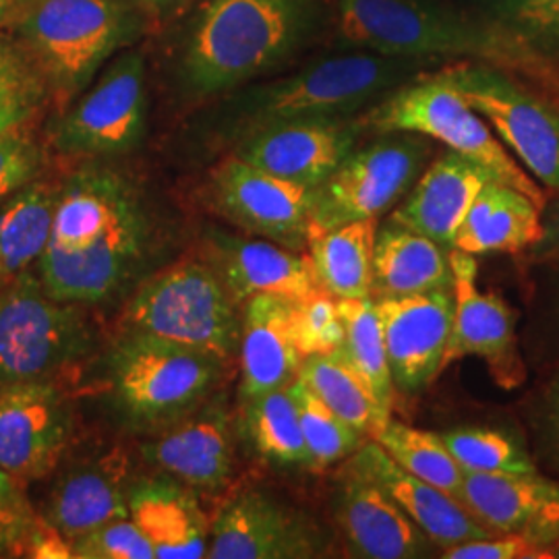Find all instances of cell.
I'll list each match as a JSON object with an SVG mask.
<instances>
[{
  "mask_svg": "<svg viewBox=\"0 0 559 559\" xmlns=\"http://www.w3.org/2000/svg\"><path fill=\"white\" fill-rule=\"evenodd\" d=\"M340 38L383 57L479 59L559 100V67L526 34L460 17L417 0H340ZM516 81V80H514Z\"/></svg>",
  "mask_w": 559,
  "mask_h": 559,
  "instance_id": "1",
  "label": "cell"
},
{
  "mask_svg": "<svg viewBox=\"0 0 559 559\" xmlns=\"http://www.w3.org/2000/svg\"><path fill=\"white\" fill-rule=\"evenodd\" d=\"M313 21L311 0H210L185 46L182 83L200 96L237 90L290 59Z\"/></svg>",
  "mask_w": 559,
  "mask_h": 559,
  "instance_id": "2",
  "label": "cell"
},
{
  "mask_svg": "<svg viewBox=\"0 0 559 559\" xmlns=\"http://www.w3.org/2000/svg\"><path fill=\"white\" fill-rule=\"evenodd\" d=\"M11 17L13 40L62 106L83 94L104 62L140 32L122 0H23Z\"/></svg>",
  "mask_w": 559,
  "mask_h": 559,
  "instance_id": "3",
  "label": "cell"
},
{
  "mask_svg": "<svg viewBox=\"0 0 559 559\" xmlns=\"http://www.w3.org/2000/svg\"><path fill=\"white\" fill-rule=\"evenodd\" d=\"M415 67L419 60L376 52L321 59L284 80L242 92L228 120L240 140L278 122L346 119L411 80Z\"/></svg>",
  "mask_w": 559,
  "mask_h": 559,
  "instance_id": "4",
  "label": "cell"
},
{
  "mask_svg": "<svg viewBox=\"0 0 559 559\" xmlns=\"http://www.w3.org/2000/svg\"><path fill=\"white\" fill-rule=\"evenodd\" d=\"M224 362L180 342L124 332L108 360L112 399L135 427L164 429L200 408L221 381Z\"/></svg>",
  "mask_w": 559,
  "mask_h": 559,
  "instance_id": "5",
  "label": "cell"
},
{
  "mask_svg": "<svg viewBox=\"0 0 559 559\" xmlns=\"http://www.w3.org/2000/svg\"><path fill=\"white\" fill-rule=\"evenodd\" d=\"M360 127L378 133H415L477 162L493 179L526 193L545 207V191L498 140L487 120L443 73L408 81L376 104Z\"/></svg>",
  "mask_w": 559,
  "mask_h": 559,
  "instance_id": "6",
  "label": "cell"
},
{
  "mask_svg": "<svg viewBox=\"0 0 559 559\" xmlns=\"http://www.w3.org/2000/svg\"><path fill=\"white\" fill-rule=\"evenodd\" d=\"M122 325L224 360L239 353V305L207 261H180L145 280L127 302Z\"/></svg>",
  "mask_w": 559,
  "mask_h": 559,
  "instance_id": "7",
  "label": "cell"
},
{
  "mask_svg": "<svg viewBox=\"0 0 559 559\" xmlns=\"http://www.w3.org/2000/svg\"><path fill=\"white\" fill-rule=\"evenodd\" d=\"M92 346L81 305L50 297L32 270L0 290V385L57 381Z\"/></svg>",
  "mask_w": 559,
  "mask_h": 559,
  "instance_id": "8",
  "label": "cell"
},
{
  "mask_svg": "<svg viewBox=\"0 0 559 559\" xmlns=\"http://www.w3.org/2000/svg\"><path fill=\"white\" fill-rule=\"evenodd\" d=\"M429 152V140L415 133H383L381 140L353 150L316 187L309 239L348 222L380 218L411 191Z\"/></svg>",
  "mask_w": 559,
  "mask_h": 559,
  "instance_id": "9",
  "label": "cell"
},
{
  "mask_svg": "<svg viewBox=\"0 0 559 559\" xmlns=\"http://www.w3.org/2000/svg\"><path fill=\"white\" fill-rule=\"evenodd\" d=\"M533 179L559 189V110L519 81L483 64L441 71Z\"/></svg>",
  "mask_w": 559,
  "mask_h": 559,
  "instance_id": "10",
  "label": "cell"
},
{
  "mask_svg": "<svg viewBox=\"0 0 559 559\" xmlns=\"http://www.w3.org/2000/svg\"><path fill=\"white\" fill-rule=\"evenodd\" d=\"M145 60L122 52L80 100L50 129L52 147L64 156H122L145 135Z\"/></svg>",
  "mask_w": 559,
  "mask_h": 559,
  "instance_id": "11",
  "label": "cell"
},
{
  "mask_svg": "<svg viewBox=\"0 0 559 559\" xmlns=\"http://www.w3.org/2000/svg\"><path fill=\"white\" fill-rule=\"evenodd\" d=\"M207 203L249 235L307 251L316 187L278 179L233 154L212 170Z\"/></svg>",
  "mask_w": 559,
  "mask_h": 559,
  "instance_id": "12",
  "label": "cell"
},
{
  "mask_svg": "<svg viewBox=\"0 0 559 559\" xmlns=\"http://www.w3.org/2000/svg\"><path fill=\"white\" fill-rule=\"evenodd\" d=\"M454 320L441 359V373L456 360L480 359L493 381L503 390H514L526 380L516 336V313L498 293L479 288L475 255L450 249Z\"/></svg>",
  "mask_w": 559,
  "mask_h": 559,
  "instance_id": "13",
  "label": "cell"
},
{
  "mask_svg": "<svg viewBox=\"0 0 559 559\" xmlns=\"http://www.w3.org/2000/svg\"><path fill=\"white\" fill-rule=\"evenodd\" d=\"M73 438V413L57 381L0 385V468L17 485L55 473Z\"/></svg>",
  "mask_w": 559,
  "mask_h": 559,
  "instance_id": "14",
  "label": "cell"
},
{
  "mask_svg": "<svg viewBox=\"0 0 559 559\" xmlns=\"http://www.w3.org/2000/svg\"><path fill=\"white\" fill-rule=\"evenodd\" d=\"M150 249V222L141 214L81 251L46 247L38 278L55 299L96 305L117 297L140 274Z\"/></svg>",
  "mask_w": 559,
  "mask_h": 559,
  "instance_id": "15",
  "label": "cell"
},
{
  "mask_svg": "<svg viewBox=\"0 0 559 559\" xmlns=\"http://www.w3.org/2000/svg\"><path fill=\"white\" fill-rule=\"evenodd\" d=\"M373 300L394 390L417 394L429 388L441 373V359L452 332V288Z\"/></svg>",
  "mask_w": 559,
  "mask_h": 559,
  "instance_id": "16",
  "label": "cell"
},
{
  "mask_svg": "<svg viewBox=\"0 0 559 559\" xmlns=\"http://www.w3.org/2000/svg\"><path fill=\"white\" fill-rule=\"evenodd\" d=\"M460 503L496 535H516L543 551L559 547V480L539 471L464 473Z\"/></svg>",
  "mask_w": 559,
  "mask_h": 559,
  "instance_id": "17",
  "label": "cell"
},
{
  "mask_svg": "<svg viewBox=\"0 0 559 559\" xmlns=\"http://www.w3.org/2000/svg\"><path fill=\"white\" fill-rule=\"evenodd\" d=\"M321 554L320 531L305 514L261 491H245L218 514L205 558L305 559Z\"/></svg>",
  "mask_w": 559,
  "mask_h": 559,
  "instance_id": "18",
  "label": "cell"
},
{
  "mask_svg": "<svg viewBox=\"0 0 559 559\" xmlns=\"http://www.w3.org/2000/svg\"><path fill=\"white\" fill-rule=\"evenodd\" d=\"M360 122L348 119L293 120L247 133L235 156L305 187H320L357 145Z\"/></svg>",
  "mask_w": 559,
  "mask_h": 559,
  "instance_id": "19",
  "label": "cell"
},
{
  "mask_svg": "<svg viewBox=\"0 0 559 559\" xmlns=\"http://www.w3.org/2000/svg\"><path fill=\"white\" fill-rule=\"evenodd\" d=\"M334 516L355 558H431L438 549L380 485L350 460H346L336 480Z\"/></svg>",
  "mask_w": 559,
  "mask_h": 559,
  "instance_id": "20",
  "label": "cell"
},
{
  "mask_svg": "<svg viewBox=\"0 0 559 559\" xmlns=\"http://www.w3.org/2000/svg\"><path fill=\"white\" fill-rule=\"evenodd\" d=\"M141 452L164 475L191 489H222L235 466L233 420L222 404L200 406L164 427L160 438L145 441Z\"/></svg>",
  "mask_w": 559,
  "mask_h": 559,
  "instance_id": "21",
  "label": "cell"
},
{
  "mask_svg": "<svg viewBox=\"0 0 559 559\" xmlns=\"http://www.w3.org/2000/svg\"><path fill=\"white\" fill-rule=\"evenodd\" d=\"M129 471L120 448L69 466L50 489L41 519L71 543L112 520L129 519Z\"/></svg>",
  "mask_w": 559,
  "mask_h": 559,
  "instance_id": "22",
  "label": "cell"
},
{
  "mask_svg": "<svg viewBox=\"0 0 559 559\" xmlns=\"http://www.w3.org/2000/svg\"><path fill=\"white\" fill-rule=\"evenodd\" d=\"M205 253L239 307L261 293L299 299L320 288L309 255L274 240L239 239L212 230L205 235Z\"/></svg>",
  "mask_w": 559,
  "mask_h": 559,
  "instance_id": "23",
  "label": "cell"
},
{
  "mask_svg": "<svg viewBox=\"0 0 559 559\" xmlns=\"http://www.w3.org/2000/svg\"><path fill=\"white\" fill-rule=\"evenodd\" d=\"M143 212L135 189L108 168H81L60 185L48 247L81 251Z\"/></svg>",
  "mask_w": 559,
  "mask_h": 559,
  "instance_id": "24",
  "label": "cell"
},
{
  "mask_svg": "<svg viewBox=\"0 0 559 559\" xmlns=\"http://www.w3.org/2000/svg\"><path fill=\"white\" fill-rule=\"evenodd\" d=\"M348 460L369 479L376 480L440 551L462 540L496 535L473 519L460 501L406 473L378 441H365Z\"/></svg>",
  "mask_w": 559,
  "mask_h": 559,
  "instance_id": "25",
  "label": "cell"
},
{
  "mask_svg": "<svg viewBox=\"0 0 559 559\" xmlns=\"http://www.w3.org/2000/svg\"><path fill=\"white\" fill-rule=\"evenodd\" d=\"M489 180L493 175L477 162L445 152L419 175L390 221L452 249L460 222Z\"/></svg>",
  "mask_w": 559,
  "mask_h": 559,
  "instance_id": "26",
  "label": "cell"
},
{
  "mask_svg": "<svg viewBox=\"0 0 559 559\" xmlns=\"http://www.w3.org/2000/svg\"><path fill=\"white\" fill-rule=\"evenodd\" d=\"M293 299L261 293L242 302L240 399H251L297 380L300 357L290 332Z\"/></svg>",
  "mask_w": 559,
  "mask_h": 559,
  "instance_id": "27",
  "label": "cell"
},
{
  "mask_svg": "<svg viewBox=\"0 0 559 559\" xmlns=\"http://www.w3.org/2000/svg\"><path fill=\"white\" fill-rule=\"evenodd\" d=\"M129 519L158 559H198L207 554V520L191 487L164 475L129 487Z\"/></svg>",
  "mask_w": 559,
  "mask_h": 559,
  "instance_id": "28",
  "label": "cell"
},
{
  "mask_svg": "<svg viewBox=\"0 0 559 559\" xmlns=\"http://www.w3.org/2000/svg\"><path fill=\"white\" fill-rule=\"evenodd\" d=\"M543 235V207L519 189L489 180L471 203L452 240L468 255L519 253L533 249Z\"/></svg>",
  "mask_w": 559,
  "mask_h": 559,
  "instance_id": "29",
  "label": "cell"
},
{
  "mask_svg": "<svg viewBox=\"0 0 559 559\" xmlns=\"http://www.w3.org/2000/svg\"><path fill=\"white\" fill-rule=\"evenodd\" d=\"M438 288H452L450 249L396 222L378 228L371 297H406Z\"/></svg>",
  "mask_w": 559,
  "mask_h": 559,
  "instance_id": "30",
  "label": "cell"
},
{
  "mask_svg": "<svg viewBox=\"0 0 559 559\" xmlns=\"http://www.w3.org/2000/svg\"><path fill=\"white\" fill-rule=\"evenodd\" d=\"M59 189L38 177L0 201V290L38 265L52 233Z\"/></svg>",
  "mask_w": 559,
  "mask_h": 559,
  "instance_id": "31",
  "label": "cell"
},
{
  "mask_svg": "<svg viewBox=\"0 0 559 559\" xmlns=\"http://www.w3.org/2000/svg\"><path fill=\"white\" fill-rule=\"evenodd\" d=\"M378 218L348 222L307 242L320 288L336 299L371 297Z\"/></svg>",
  "mask_w": 559,
  "mask_h": 559,
  "instance_id": "32",
  "label": "cell"
},
{
  "mask_svg": "<svg viewBox=\"0 0 559 559\" xmlns=\"http://www.w3.org/2000/svg\"><path fill=\"white\" fill-rule=\"evenodd\" d=\"M299 378L340 419L350 423L369 438H376L381 427L392 419V413L381 406L367 383L336 350L302 357Z\"/></svg>",
  "mask_w": 559,
  "mask_h": 559,
  "instance_id": "33",
  "label": "cell"
},
{
  "mask_svg": "<svg viewBox=\"0 0 559 559\" xmlns=\"http://www.w3.org/2000/svg\"><path fill=\"white\" fill-rule=\"evenodd\" d=\"M242 429L261 459L278 466L311 468L290 388L242 399Z\"/></svg>",
  "mask_w": 559,
  "mask_h": 559,
  "instance_id": "34",
  "label": "cell"
},
{
  "mask_svg": "<svg viewBox=\"0 0 559 559\" xmlns=\"http://www.w3.org/2000/svg\"><path fill=\"white\" fill-rule=\"evenodd\" d=\"M338 311L344 323V340L336 353L357 371L381 406L392 413L396 390L376 300L373 297L338 299Z\"/></svg>",
  "mask_w": 559,
  "mask_h": 559,
  "instance_id": "35",
  "label": "cell"
},
{
  "mask_svg": "<svg viewBox=\"0 0 559 559\" xmlns=\"http://www.w3.org/2000/svg\"><path fill=\"white\" fill-rule=\"evenodd\" d=\"M388 456L400 464L406 473L433 485L460 501L464 471L452 459L440 433L417 429L400 420L390 419L373 438Z\"/></svg>",
  "mask_w": 559,
  "mask_h": 559,
  "instance_id": "36",
  "label": "cell"
},
{
  "mask_svg": "<svg viewBox=\"0 0 559 559\" xmlns=\"http://www.w3.org/2000/svg\"><path fill=\"white\" fill-rule=\"evenodd\" d=\"M288 388L299 411L300 431L311 456V468H328L348 460L365 443L367 436L350 423L340 419L299 376Z\"/></svg>",
  "mask_w": 559,
  "mask_h": 559,
  "instance_id": "37",
  "label": "cell"
},
{
  "mask_svg": "<svg viewBox=\"0 0 559 559\" xmlns=\"http://www.w3.org/2000/svg\"><path fill=\"white\" fill-rule=\"evenodd\" d=\"M464 473H533L535 460L519 438L498 427H456L441 433Z\"/></svg>",
  "mask_w": 559,
  "mask_h": 559,
  "instance_id": "38",
  "label": "cell"
},
{
  "mask_svg": "<svg viewBox=\"0 0 559 559\" xmlns=\"http://www.w3.org/2000/svg\"><path fill=\"white\" fill-rule=\"evenodd\" d=\"M290 332L300 357L325 355L338 350L344 340L338 299L323 288L293 299Z\"/></svg>",
  "mask_w": 559,
  "mask_h": 559,
  "instance_id": "39",
  "label": "cell"
},
{
  "mask_svg": "<svg viewBox=\"0 0 559 559\" xmlns=\"http://www.w3.org/2000/svg\"><path fill=\"white\" fill-rule=\"evenodd\" d=\"M78 559H154V547L131 519L112 520L71 543Z\"/></svg>",
  "mask_w": 559,
  "mask_h": 559,
  "instance_id": "40",
  "label": "cell"
},
{
  "mask_svg": "<svg viewBox=\"0 0 559 559\" xmlns=\"http://www.w3.org/2000/svg\"><path fill=\"white\" fill-rule=\"evenodd\" d=\"M23 127L0 135V201L40 177L44 152Z\"/></svg>",
  "mask_w": 559,
  "mask_h": 559,
  "instance_id": "41",
  "label": "cell"
},
{
  "mask_svg": "<svg viewBox=\"0 0 559 559\" xmlns=\"http://www.w3.org/2000/svg\"><path fill=\"white\" fill-rule=\"evenodd\" d=\"M46 90V83L34 67L0 80V135L23 127L32 119Z\"/></svg>",
  "mask_w": 559,
  "mask_h": 559,
  "instance_id": "42",
  "label": "cell"
},
{
  "mask_svg": "<svg viewBox=\"0 0 559 559\" xmlns=\"http://www.w3.org/2000/svg\"><path fill=\"white\" fill-rule=\"evenodd\" d=\"M445 559H533L554 558L516 535H491L483 539L462 540L448 549H441Z\"/></svg>",
  "mask_w": 559,
  "mask_h": 559,
  "instance_id": "43",
  "label": "cell"
},
{
  "mask_svg": "<svg viewBox=\"0 0 559 559\" xmlns=\"http://www.w3.org/2000/svg\"><path fill=\"white\" fill-rule=\"evenodd\" d=\"M514 20L531 38L559 44V0H514Z\"/></svg>",
  "mask_w": 559,
  "mask_h": 559,
  "instance_id": "44",
  "label": "cell"
},
{
  "mask_svg": "<svg viewBox=\"0 0 559 559\" xmlns=\"http://www.w3.org/2000/svg\"><path fill=\"white\" fill-rule=\"evenodd\" d=\"M34 520L27 503H0V558L25 556Z\"/></svg>",
  "mask_w": 559,
  "mask_h": 559,
  "instance_id": "45",
  "label": "cell"
},
{
  "mask_svg": "<svg viewBox=\"0 0 559 559\" xmlns=\"http://www.w3.org/2000/svg\"><path fill=\"white\" fill-rule=\"evenodd\" d=\"M25 556L38 559H71L73 547L71 540L64 539L52 524L44 519H36L27 537Z\"/></svg>",
  "mask_w": 559,
  "mask_h": 559,
  "instance_id": "46",
  "label": "cell"
},
{
  "mask_svg": "<svg viewBox=\"0 0 559 559\" xmlns=\"http://www.w3.org/2000/svg\"><path fill=\"white\" fill-rule=\"evenodd\" d=\"M540 423H543L545 450H547V454L551 456L559 471V369L551 381L547 383V390H545V396H543Z\"/></svg>",
  "mask_w": 559,
  "mask_h": 559,
  "instance_id": "47",
  "label": "cell"
},
{
  "mask_svg": "<svg viewBox=\"0 0 559 559\" xmlns=\"http://www.w3.org/2000/svg\"><path fill=\"white\" fill-rule=\"evenodd\" d=\"M537 260H558L559 258V198L543 216V235L539 242L531 249Z\"/></svg>",
  "mask_w": 559,
  "mask_h": 559,
  "instance_id": "48",
  "label": "cell"
},
{
  "mask_svg": "<svg viewBox=\"0 0 559 559\" xmlns=\"http://www.w3.org/2000/svg\"><path fill=\"white\" fill-rule=\"evenodd\" d=\"M34 67L29 59L23 55L13 36L0 34V80H7L11 75H17L21 71Z\"/></svg>",
  "mask_w": 559,
  "mask_h": 559,
  "instance_id": "49",
  "label": "cell"
},
{
  "mask_svg": "<svg viewBox=\"0 0 559 559\" xmlns=\"http://www.w3.org/2000/svg\"><path fill=\"white\" fill-rule=\"evenodd\" d=\"M0 503H13V506L25 503L21 496V485L11 479L2 468H0Z\"/></svg>",
  "mask_w": 559,
  "mask_h": 559,
  "instance_id": "50",
  "label": "cell"
},
{
  "mask_svg": "<svg viewBox=\"0 0 559 559\" xmlns=\"http://www.w3.org/2000/svg\"><path fill=\"white\" fill-rule=\"evenodd\" d=\"M131 2L140 4L143 9H150V11H168V9L179 7L185 0H131Z\"/></svg>",
  "mask_w": 559,
  "mask_h": 559,
  "instance_id": "51",
  "label": "cell"
},
{
  "mask_svg": "<svg viewBox=\"0 0 559 559\" xmlns=\"http://www.w3.org/2000/svg\"><path fill=\"white\" fill-rule=\"evenodd\" d=\"M13 0H0V23L11 17V11H13Z\"/></svg>",
  "mask_w": 559,
  "mask_h": 559,
  "instance_id": "52",
  "label": "cell"
},
{
  "mask_svg": "<svg viewBox=\"0 0 559 559\" xmlns=\"http://www.w3.org/2000/svg\"><path fill=\"white\" fill-rule=\"evenodd\" d=\"M20 2H23V0H13V4H20Z\"/></svg>",
  "mask_w": 559,
  "mask_h": 559,
  "instance_id": "53",
  "label": "cell"
}]
</instances>
